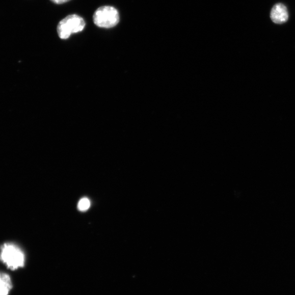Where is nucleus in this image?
<instances>
[{
  "mask_svg": "<svg viewBox=\"0 0 295 295\" xmlns=\"http://www.w3.org/2000/svg\"><path fill=\"white\" fill-rule=\"evenodd\" d=\"M25 259L24 253L15 244L5 243L0 248V261L11 270L23 267Z\"/></svg>",
  "mask_w": 295,
  "mask_h": 295,
  "instance_id": "obj_1",
  "label": "nucleus"
},
{
  "mask_svg": "<svg viewBox=\"0 0 295 295\" xmlns=\"http://www.w3.org/2000/svg\"><path fill=\"white\" fill-rule=\"evenodd\" d=\"M85 26L86 22L83 18L77 14H71L59 22L57 32L60 39L66 40L71 34L82 32Z\"/></svg>",
  "mask_w": 295,
  "mask_h": 295,
  "instance_id": "obj_2",
  "label": "nucleus"
},
{
  "mask_svg": "<svg viewBox=\"0 0 295 295\" xmlns=\"http://www.w3.org/2000/svg\"><path fill=\"white\" fill-rule=\"evenodd\" d=\"M93 20L94 24L98 27L110 29L119 23V14L115 7L110 6H102L95 12Z\"/></svg>",
  "mask_w": 295,
  "mask_h": 295,
  "instance_id": "obj_3",
  "label": "nucleus"
},
{
  "mask_svg": "<svg viewBox=\"0 0 295 295\" xmlns=\"http://www.w3.org/2000/svg\"><path fill=\"white\" fill-rule=\"evenodd\" d=\"M272 21L278 24L285 23L288 20L289 13L286 7L282 4H277L272 8L271 12Z\"/></svg>",
  "mask_w": 295,
  "mask_h": 295,
  "instance_id": "obj_4",
  "label": "nucleus"
},
{
  "mask_svg": "<svg viewBox=\"0 0 295 295\" xmlns=\"http://www.w3.org/2000/svg\"><path fill=\"white\" fill-rule=\"evenodd\" d=\"M12 289V283L9 275L0 272V295H9Z\"/></svg>",
  "mask_w": 295,
  "mask_h": 295,
  "instance_id": "obj_5",
  "label": "nucleus"
},
{
  "mask_svg": "<svg viewBox=\"0 0 295 295\" xmlns=\"http://www.w3.org/2000/svg\"><path fill=\"white\" fill-rule=\"evenodd\" d=\"M90 206V201L87 198H83L81 199L78 205V208L81 211L87 210Z\"/></svg>",
  "mask_w": 295,
  "mask_h": 295,
  "instance_id": "obj_6",
  "label": "nucleus"
},
{
  "mask_svg": "<svg viewBox=\"0 0 295 295\" xmlns=\"http://www.w3.org/2000/svg\"><path fill=\"white\" fill-rule=\"evenodd\" d=\"M52 3L56 4H63L69 2L70 0H51Z\"/></svg>",
  "mask_w": 295,
  "mask_h": 295,
  "instance_id": "obj_7",
  "label": "nucleus"
}]
</instances>
